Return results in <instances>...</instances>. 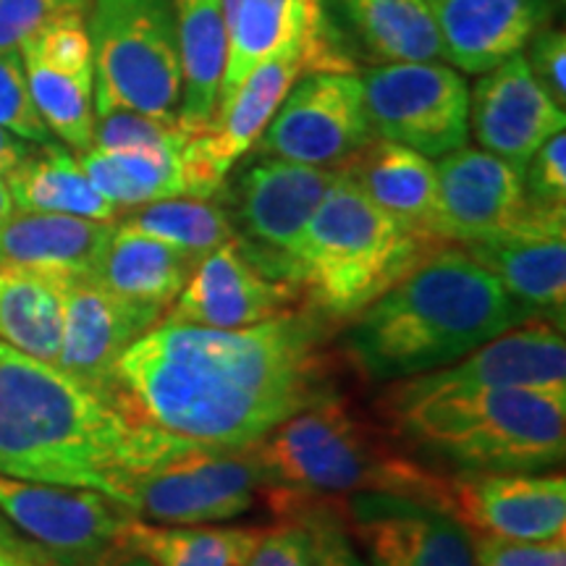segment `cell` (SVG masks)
Returning <instances> with one entry per match:
<instances>
[{"instance_id": "f35d334b", "label": "cell", "mask_w": 566, "mask_h": 566, "mask_svg": "<svg viewBox=\"0 0 566 566\" xmlns=\"http://www.w3.org/2000/svg\"><path fill=\"white\" fill-rule=\"evenodd\" d=\"M92 0H0V53L19 51L32 34L71 13H87Z\"/></svg>"}, {"instance_id": "277c9868", "label": "cell", "mask_w": 566, "mask_h": 566, "mask_svg": "<svg viewBox=\"0 0 566 566\" xmlns=\"http://www.w3.org/2000/svg\"><path fill=\"white\" fill-rule=\"evenodd\" d=\"M263 499L281 516L334 495L394 493L449 506V478L391 446L336 391L283 420L252 446Z\"/></svg>"}, {"instance_id": "83f0119b", "label": "cell", "mask_w": 566, "mask_h": 566, "mask_svg": "<svg viewBox=\"0 0 566 566\" xmlns=\"http://www.w3.org/2000/svg\"><path fill=\"white\" fill-rule=\"evenodd\" d=\"M69 279L42 268L0 265V342L42 363H59Z\"/></svg>"}, {"instance_id": "cb8c5ba5", "label": "cell", "mask_w": 566, "mask_h": 566, "mask_svg": "<svg viewBox=\"0 0 566 566\" xmlns=\"http://www.w3.org/2000/svg\"><path fill=\"white\" fill-rule=\"evenodd\" d=\"M116 223L61 212L13 210L0 226V265H30L66 275H95Z\"/></svg>"}, {"instance_id": "d6a6232c", "label": "cell", "mask_w": 566, "mask_h": 566, "mask_svg": "<svg viewBox=\"0 0 566 566\" xmlns=\"http://www.w3.org/2000/svg\"><path fill=\"white\" fill-rule=\"evenodd\" d=\"M122 226L179 247L195 258H205L216 247L239 237L229 210L197 197H171V200L139 205L132 208Z\"/></svg>"}, {"instance_id": "ab89813d", "label": "cell", "mask_w": 566, "mask_h": 566, "mask_svg": "<svg viewBox=\"0 0 566 566\" xmlns=\"http://www.w3.org/2000/svg\"><path fill=\"white\" fill-rule=\"evenodd\" d=\"M250 566H315V530L310 516L286 514L279 525L265 527Z\"/></svg>"}, {"instance_id": "7402d4cb", "label": "cell", "mask_w": 566, "mask_h": 566, "mask_svg": "<svg viewBox=\"0 0 566 566\" xmlns=\"http://www.w3.org/2000/svg\"><path fill=\"white\" fill-rule=\"evenodd\" d=\"M446 61L464 74H485L554 21L556 0H428Z\"/></svg>"}, {"instance_id": "bcb514c9", "label": "cell", "mask_w": 566, "mask_h": 566, "mask_svg": "<svg viewBox=\"0 0 566 566\" xmlns=\"http://www.w3.org/2000/svg\"><path fill=\"white\" fill-rule=\"evenodd\" d=\"M122 566H150V564H147V562H145V558H139V556H132V558H129V562H124Z\"/></svg>"}, {"instance_id": "d590c367", "label": "cell", "mask_w": 566, "mask_h": 566, "mask_svg": "<svg viewBox=\"0 0 566 566\" xmlns=\"http://www.w3.org/2000/svg\"><path fill=\"white\" fill-rule=\"evenodd\" d=\"M19 53H30L38 61L48 63V66L66 71V74L95 80L87 13H71V17L53 21L45 30L32 34V38L19 48Z\"/></svg>"}, {"instance_id": "f1b7e54d", "label": "cell", "mask_w": 566, "mask_h": 566, "mask_svg": "<svg viewBox=\"0 0 566 566\" xmlns=\"http://www.w3.org/2000/svg\"><path fill=\"white\" fill-rule=\"evenodd\" d=\"M344 32L378 63L446 61L428 0H334Z\"/></svg>"}, {"instance_id": "ffe728a7", "label": "cell", "mask_w": 566, "mask_h": 566, "mask_svg": "<svg viewBox=\"0 0 566 566\" xmlns=\"http://www.w3.org/2000/svg\"><path fill=\"white\" fill-rule=\"evenodd\" d=\"M564 108L535 80L522 53L480 74L470 92V132L483 150L520 171H525L537 147L564 132Z\"/></svg>"}, {"instance_id": "7c38bea8", "label": "cell", "mask_w": 566, "mask_h": 566, "mask_svg": "<svg viewBox=\"0 0 566 566\" xmlns=\"http://www.w3.org/2000/svg\"><path fill=\"white\" fill-rule=\"evenodd\" d=\"M375 137L357 71L304 74L254 142L260 155L342 168Z\"/></svg>"}, {"instance_id": "2e32d148", "label": "cell", "mask_w": 566, "mask_h": 566, "mask_svg": "<svg viewBox=\"0 0 566 566\" xmlns=\"http://www.w3.org/2000/svg\"><path fill=\"white\" fill-rule=\"evenodd\" d=\"M449 509L472 535L548 541L566 535L564 472H457Z\"/></svg>"}, {"instance_id": "52a82bcc", "label": "cell", "mask_w": 566, "mask_h": 566, "mask_svg": "<svg viewBox=\"0 0 566 566\" xmlns=\"http://www.w3.org/2000/svg\"><path fill=\"white\" fill-rule=\"evenodd\" d=\"M95 116L134 111L179 124L181 61L171 0H92Z\"/></svg>"}, {"instance_id": "8d00e7d4", "label": "cell", "mask_w": 566, "mask_h": 566, "mask_svg": "<svg viewBox=\"0 0 566 566\" xmlns=\"http://www.w3.org/2000/svg\"><path fill=\"white\" fill-rule=\"evenodd\" d=\"M0 126L24 142H34V145L53 142L51 129L34 108L19 51L0 53Z\"/></svg>"}, {"instance_id": "74e56055", "label": "cell", "mask_w": 566, "mask_h": 566, "mask_svg": "<svg viewBox=\"0 0 566 566\" xmlns=\"http://www.w3.org/2000/svg\"><path fill=\"white\" fill-rule=\"evenodd\" d=\"M527 208L566 212V132H556L537 147L522 171Z\"/></svg>"}, {"instance_id": "484cf974", "label": "cell", "mask_w": 566, "mask_h": 566, "mask_svg": "<svg viewBox=\"0 0 566 566\" xmlns=\"http://www.w3.org/2000/svg\"><path fill=\"white\" fill-rule=\"evenodd\" d=\"M197 263L200 258L179 247L116 223L95 275L116 296L163 317L187 286Z\"/></svg>"}, {"instance_id": "8992f818", "label": "cell", "mask_w": 566, "mask_h": 566, "mask_svg": "<svg viewBox=\"0 0 566 566\" xmlns=\"http://www.w3.org/2000/svg\"><path fill=\"white\" fill-rule=\"evenodd\" d=\"M433 247L401 229L342 171L302 233L292 275L310 307L334 323L349 321Z\"/></svg>"}, {"instance_id": "d6986e66", "label": "cell", "mask_w": 566, "mask_h": 566, "mask_svg": "<svg viewBox=\"0 0 566 566\" xmlns=\"http://www.w3.org/2000/svg\"><path fill=\"white\" fill-rule=\"evenodd\" d=\"M436 176V233L443 244L478 242L525 216L522 171L499 155L464 145L441 155Z\"/></svg>"}, {"instance_id": "f546056e", "label": "cell", "mask_w": 566, "mask_h": 566, "mask_svg": "<svg viewBox=\"0 0 566 566\" xmlns=\"http://www.w3.org/2000/svg\"><path fill=\"white\" fill-rule=\"evenodd\" d=\"M6 184L17 210L61 212L105 223H116L122 216L116 205L97 192L80 158L55 142L27 153V158L6 176Z\"/></svg>"}, {"instance_id": "4fadbf2b", "label": "cell", "mask_w": 566, "mask_h": 566, "mask_svg": "<svg viewBox=\"0 0 566 566\" xmlns=\"http://www.w3.org/2000/svg\"><path fill=\"white\" fill-rule=\"evenodd\" d=\"M346 530L367 566H475L472 533L449 506L394 493H357Z\"/></svg>"}, {"instance_id": "1f68e13d", "label": "cell", "mask_w": 566, "mask_h": 566, "mask_svg": "<svg viewBox=\"0 0 566 566\" xmlns=\"http://www.w3.org/2000/svg\"><path fill=\"white\" fill-rule=\"evenodd\" d=\"M184 147L174 150H97L80 153V163L90 181L118 210L139 205L189 197Z\"/></svg>"}, {"instance_id": "4dcf8cb0", "label": "cell", "mask_w": 566, "mask_h": 566, "mask_svg": "<svg viewBox=\"0 0 566 566\" xmlns=\"http://www.w3.org/2000/svg\"><path fill=\"white\" fill-rule=\"evenodd\" d=\"M265 527L155 525L134 516L126 548L150 566H250Z\"/></svg>"}, {"instance_id": "9c48e42d", "label": "cell", "mask_w": 566, "mask_h": 566, "mask_svg": "<svg viewBox=\"0 0 566 566\" xmlns=\"http://www.w3.org/2000/svg\"><path fill=\"white\" fill-rule=\"evenodd\" d=\"M265 483L250 449L168 433L134 483L132 512L155 525H218L250 512Z\"/></svg>"}, {"instance_id": "5bb4252c", "label": "cell", "mask_w": 566, "mask_h": 566, "mask_svg": "<svg viewBox=\"0 0 566 566\" xmlns=\"http://www.w3.org/2000/svg\"><path fill=\"white\" fill-rule=\"evenodd\" d=\"M296 296L300 289L263 263L247 239L237 237L200 258L163 321L247 328L292 310Z\"/></svg>"}, {"instance_id": "4316f807", "label": "cell", "mask_w": 566, "mask_h": 566, "mask_svg": "<svg viewBox=\"0 0 566 566\" xmlns=\"http://www.w3.org/2000/svg\"><path fill=\"white\" fill-rule=\"evenodd\" d=\"M181 61L179 126L197 134L210 129L221 101L226 69L223 0H171Z\"/></svg>"}, {"instance_id": "30bf717a", "label": "cell", "mask_w": 566, "mask_h": 566, "mask_svg": "<svg viewBox=\"0 0 566 566\" xmlns=\"http://www.w3.org/2000/svg\"><path fill=\"white\" fill-rule=\"evenodd\" d=\"M0 514L61 566H122L137 514L92 488L0 475Z\"/></svg>"}, {"instance_id": "e575fe53", "label": "cell", "mask_w": 566, "mask_h": 566, "mask_svg": "<svg viewBox=\"0 0 566 566\" xmlns=\"http://www.w3.org/2000/svg\"><path fill=\"white\" fill-rule=\"evenodd\" d=\"M189 132L176 122L142 116L134 111H105L95 116V137L92 147L97 150H174L184 147Z\"/></svg>"}, {"instance_id": "6da1fadb", "label": "cell", "mask_w": 566, "mask_h": 566, "mask_svg": "<svg viewBox=\"0 0 566 566\" xmlns=\"http://www.w3.org/2000/svg\"><path fill=\"white\" fill-rule=\"evenodd\" d=\"M331 325L310 304L229 331L163 321L122 354L113 399L174 436L250 449L334 394Z\"/></svg>"}, {"instance_id": "ba28073f", "label": "cell", "mask_w": 566, "mask_h": 566, "mask_svg": "<svg viewBox=\"0 0 566 566\" xmlns=\"http://www.w3.org/2000/svg\"><path fill=\"white\" fill-rule=\"evenodd\" d=\"M344 34L331 24L325 11L323 24L289 42L283 51L260 63L237 92L216 113L210 129L189 134L184 145V171L189 197L212 200L221 192L226 176L242 155H247L271 124L289 90L304 74L315 71H354Z\"/></svg>"}, {"instance_id": "9a60e30c", "label": "cell", "mask_w": 566, "mask_h": 566, "mask_svg": "<svg viewBox=\"0 0 566 566\" xmlns=\"http://www.w3.org/2000/svg\"><path fill=\"white\" fill-rule=\"evenodd\" d=\"M338 174L336 168L260 155L233 181L231 221L244 231L242 239L279 260L294 281L292 260L302 233Z\"/></svg>"}, {"instance_id": "7bdbcfd3", "label": "cell", "mask_w": 566, "mask_h": 566, "mask_svg": "<svg viewBox=\"0 0 566 566\" xmlns=\"http://www.w3.org/2000/svg\"><path fill=\"white\" fill-rule=\"evenodd\" d=\"M300 512L307 514L310 522H313L315 566H367L357 543L352 541L349 530H346L344 522L336 520L334 512H325L321 504L304 506Z\"/></svg>"}, {"instance_id": "f6af8a7d", "label": "cell", "mask_w": 566, "mask_h": 566, "mask_svg": "<svg viewBox=\"0 0 566 566\" xmlns=\"http://www.w3.org/2000/svg\"><path fill=\"white\" fill-rule=\"evenodd\" d=\"M17 210L13 208V200H11V192H9V184H6L3 176H0V226L9 221L11 212Z\"/></svg>"}, {"instance_id": "ac0fdd59", "label": "cell", "mask_w": 566, "mask_h": 566, "mask_svg": "<svg viewBox=\"0 0 566 566\" xmlns=\"http://www.w3.org/2000/svg\"><path fill=\"white\" fill-rule=\"evenodd\" d=\"M158 321V313L116 296L97 275H71L55 365L113 399L118 359Z\"/></svg>"}, {"instance_id": "5b68a950", "label": "cell", "mask_w": 566, "mask_h": 566, "mask_svg": "<svg viewBox=\"0 0 566 566\" xmlns=\"http://www.w3.org/2000/svg\"><path fill=\"white\" fill-rule=\"evenodd\" d=\"M380 409L407 443L459 472H541L564 462L566 391L388 384Z\"/></svg>"}, {"instance_id": "60d3db41", "label": "cell", "mask_w": 566, "mask_h": 566, "mask_svg": "<svg viewBox=\"0 0 566 566\" xmlns=\"http://www.w3.org/2000/svg\"><path fill=\"white\" fill-rule=\"evenodd\" d=\"M475 566H566V535L548 541H506L472 535Z\"/></svg>"}, {"instance_id": "7a4b0ae2", "label": "cell", "mask_w": 566, "mask_h": 566, "mask_svg": "<svg viewBox=\"0 0 566 566\" xmlns=\"http://www.w3.org/2000/svg\"><path fill=\"white\" fill-rule=\"evenodd\" d=\"M166 438L59 365L0 342V475L92 488L132 509Z\"/></svg>"}, {"instance_id": "44dd1931", "label": "cell", "mask_w": 566, "mask_h": 566, "mask_svg": "<svg viewBox=\"0 0 566 566\" xmlns=\"http://www.w3.org/2000/svg\"><path fill=\"white\" fill-rule=\"evenodd\" d=\"M415 391L454 388H548L566 391L564 325L546 317L516 325L441 370L396 380Z\"/></svg>"}, {"instance_id": "836d02e7", "label": "cell", "mask_w": 566, "mask_h": 566, "mask_svg": "<svg viewBox=\"0 0 566 566\" xmlns=\"http://www.w3.org/2000/svg\"><path fill=\"white\" fill-rule=\"evenodd\" d=\"M19 55L42 122L71 150L87 153L95 137V80L66 74L30 53Z\"/></svg>"}, {"instance_id": "b9f144b4", "label": "cell", "mask_w": 566, "mask_h": 566, "mask_svg": "<svg viewBox=\"0 0 566 566\" xmlns=\"http://www.w3.org/2000/svg\"><path fill=\"white\" fill-rule=\"evenodd\" d=\"M525 55L530 71L537 82L543 84V90L548 92L554 101L566 105V38L562 27H543L533 40L527 42Z\"/></svg>"}, {"instance_id": "d4e9b609", "label": "cell", "mask_w": 566, "mask_h": 566, "mask_svg": "<svg viewBox=\"0 0 566 566\" xmlns=\"http://www.w3.org/2000/svg\"><path fill=\"white\" fill-rule=\"evenodd\" d=\"M325 19V0H223L226 69L218 111L260 63Z\"/></svg>"}, {"instance_id": "ee69618b", "label": "cell", "mask_w": 566, "mask_h": 566, "mask_svg": "<svg viewBox=\"0 0 566 566\" xmlns=\"http://www.w3.org/2000/svg\"><path fill=\"white\" fill-rule=\"evenodd\" d=\"M30 150L32 147L27 145L24 139L17 137V134L6 132L3 126H0V176L6 179V176H9L13 168L27 158V153Z\"/></svg>"}, {"instance_id": "603a6c76", "label": "cell", "mask_w": 566, "mask_h": 566, "mask_svg": "<svg viewBox=\"0 0 566 566\" xmlns=\"http://www.w3.org/2000/svg\"><path fill=\"white\" fill-rule=\"evenodd\" d=\"M342 171L401 229L422 242L443 244L436 233V163H430L428 155L373 137Z\"/></svg>"}, {"instance_id": "3957f363", "label": "cell", "mask_w": 566, "mask_h": 566, "mask_svg": "<svg viewBox=\"0 0 566 566\" xmlns=\"http://www.w3.org/2000/svg\"><path fill=\"white\" fill-rule=\"evenodd\" d=\"M533 315L459 244H438L338 338L365 380L396 384L441 370Z\"/></svg>"}, {"instance_id": "e0dca14e", "label": "cell", "mask_w": 566, "mask_h": 566, "mask_svg": "<svg viewBox=\"0 0 566 566\" xmlns=\"http://www.w3.org/2000/svg\"><path fill=\"white\" fill-rule=\"evenodd\" d=\"M459 247L530 315L564 325L566 212L527 208L509 229Z\"/></svg>"}, {"instance_id": "8fae6325", "label": "cell", "mask_w": 566, "mask_h": 566, "mask_svg": "<svg viewBox=\"0 0 566 566\" xmlns=\"http://www.w3.org/2000/svg\"><path fill=\"white\" fill-rule=\"evenodd\" d=\"M375 137L428 158L454 153L470 139V87L438 61L380 63L359 74Z\"/></svg>"}]
</instances>
